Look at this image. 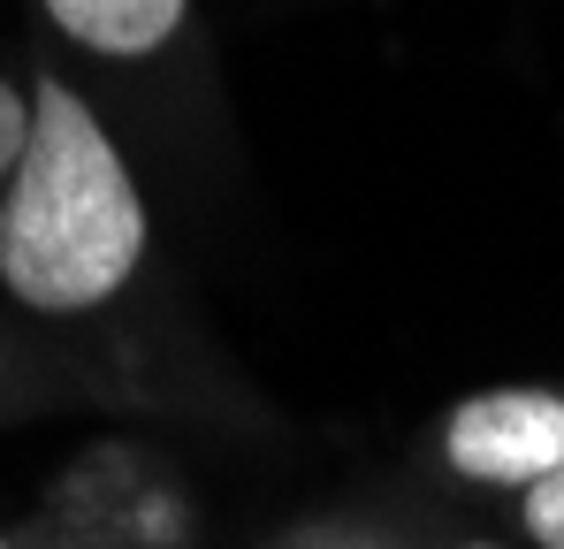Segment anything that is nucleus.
<instances>
[{"instance_id":"obj_5","label":"nucleus","mask_w":564,"mask_h":549,"mask_svg":"<svg viewBox=\"0 0 564 549\" xmlns=\"http://www.w3.org/2000/svg\"><path fill=\"white\" fill-rule=\"evenodd\" d=\"M23 146H31V85H15V77H0V183L15 176V161H23Z\"/></svg>"},{"instance_id":"obj_3","label":"nucleus","mask_w":564,"mask_h":549,"mask_svg":"<svg viewBox=\"0 0 564 549\" xmlns=\"http://www.w3.org/2000/svg\"><path fill=\"white\" fill-rule=\"evenodd\" d=\"M46 23L99 62H145L184 31L191 0H39Z\"/></svg>"},{"instance_id":"obj_4","label":"nucleus","mask_w":564,"mask_h":549,"mask_svg":"<svg viewBox=\"0 0 564 549\" xmlns=\"http://www.w3.org/2000/svg\"><path fill=\"white\" fill-rule=\"evenodd\" d=\"M519 527H527L542 549H564V465L542 473L534 488H519Z\"/></svg>"},{"instance_id":"obj_6","label":"nucleus","mask_w":564,"mask_h":549,"mask_svg":"<svg viewBox=\"0 0 564 549\" xmlns=\"http://www.w3.org/2000/svg\"><path fill=\"white\" fill-rule=\"evenodd\" d=\"M458 549H503V542H458Z\"/></svg>"},{"instance_id":"obj_1","label":"nucleus","mask_w":564,"mask_h":549,"mask_svg":"<svg viewBox=\"0 0 564 549\" xmlns=\"http://www.w3.org/2000/svg\"><path fill=\"white\" fill-rule=\"evenodd\" d=\"M145 260V198L85 92L31 85V146L0 183V290L23 313L77 321L130 290Z\"/></svg>"},{"instance_id":"obj_7","label":"nucleus","mask_w":564,"mask_h":549,"mask_svg":"<svg viewBox=\"0 0 564 549\" xmlns=\"http://www.w3.org/2000/svg\"><path fill=\"white\" fill-rule=\"evenodd\" d=\"M0 549H8V535H0Z\"/></svg>"},{"instance_id":"obj_2","label":"nucleus","mask_w":564,"mask_h":549,"mask_svg":"<svg viewBox=\"0 0 564 549\" xmlns=\"http://www.w3.org/2000/svg\"><path fill=\"white\" fill-rule=\"evenodd\" d=\"M451 473L488 488H534L564 465V397L557 389H480L443 420Z\"/></svg>"}]
</instances>
